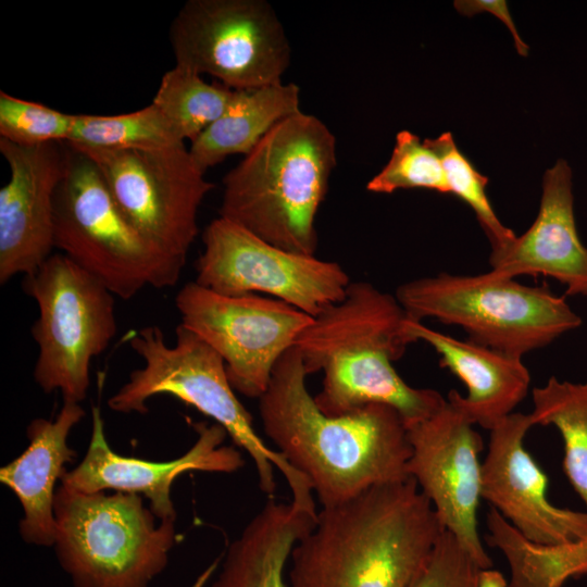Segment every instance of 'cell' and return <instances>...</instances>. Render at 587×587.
Masks as SVG:
<instances>
[{
    "label": "cell",
    "instance_id": "ac0fdd59",
    "mask_svg": "<svg viewBox=\"0 0 587 587\" xmlns=\"http://www.w3.org/2000/svg\"><path fill=\"white\" fill-rule=\"evenodd\" d=\"M489 264L500 276L544 275L565 286L566 295L587 297V247L576 227L573 171L566 160L559 159L545 171L530 227L491 252Z\"/></svg>",
    "mask_w": 587,
    "mask_h": 587
},
{
    "label": "cell",
    "instance_id": "5b68a950",
    "mask_svg": "<svg viewBox=\"0 0 587 587\" xmlns=\"http://www.w3.org/2000/svg\"><path fill=\"white\" fill-rule=\"evenodd\" d=\"M128 341L145 364L134 370L108 400L111 410L146 414L148 400L158 395H170L193 407L220 424L234 445L251 457L259 487L265 495L272 496L276 489V467L288 483L291 503L317 514L310 480L255 432L252 417L236 397L225 363L215 350L182 323L175 328L172 346L157 325L134 332Z\"/></svg>",
    "mask_w": 587,
    "mask_h": 587
},
{
    "label": "cell",
    "instance_id": "7a4b0ae2",
    "mask_svg": "<svg viewBox=\"0 0 587 587\" xmlns=\"http://www.w3.org/2000/svg\"><path fill=\"white\" fill-rule=\"evenodd\" d=\"M414 478L322 508L294 547L288 587H410L444 532Z\"/></svg>",
    "mask_w": 587,
    "mask_h": 587
},
{
    "label": "cell",
    "instance_id": "5bb4252c",
    "mask_svg": "<svg viewBox=\"0 0 587 587\" xmlns=\"http://www.w3.org/2000/svg\"><path fill=\"white\" fill-rule=\"evenodd\" d=\"M447 399V398H446ZM411 457L407 471L449 532L477 565L491 569L478 533L483 439L448 400L429 417L408 427Z\"/></svg>",
    "mask_w": 587,
    "mask_h": 587
},
{
    "label": "cell",
    "instance_id": "d4e9b609",
    "mask_svg": "<svg viewBox=\"0 0 587 587\" xmlns=\"http://www.w3.org/2000/svg\"><path fill=\"white\" fill-rule=\"evenodd\" d=\"M235 92L220 83H207L202 75L175 64L163 74L152 103L179 137L191 142L226 111Z\"/></svg>",
    "mask_w": 587,
    "mask_h": 587
},
{
    "label": "cell",
    "instance_id": "4fadbf2b",
    "mask_svg": "<svg viewBox=\"0 0 587 587\" xmlns=\"http://www.w3.org/2000/svg\"><path fill=\"white\" fill-rule=\"evenodd\" d=\"M180 323L223 359L234 390L259 399L279 359L313 317L258 294L225 296L186 283L175 297Z\"/></svg>",
    "mask_w": 587,
    "mask_h": 587
},
{
    "label": "cell",
    "instance_id": "7402d4cb",
    "mask_svg": "<svg viewBox=\"0 0 587 587\" xmlns=\"http://www.w3.org/2000/svg\"><path fill=\"white\" fill-rule=\"evenodd\" d=\"M299 111L300 88L295 83L236 90L226 111L191 141L190 154L207 172L230 155H246L277 123Z\"/></svg>",
    "mask_w": 587,
    "mask_h": 587
},
{
    "label": "cell",
    "instance_id": "8992f818",
    "mask_svg": "<svg viewBox=\"0 0 587 587\" xmlns=\"http://www.w3.org/2000/svg\"><path fill=\"white\" fill-rule=\"evenodd\" d=\"M395 296L410 320L460 326L470 341L516 358L550 345L583 322L548 286H526L491 271L416 278L399 285Z\"/></svg>",
    "mask_w": 587,
    "mask_h": 587
},
{
    "label": "cell",
    "instance_id": "603a6c76",
    "mask_svg": "<svg viewBox=\"0 0 587 587\" xmlns=\"http://www.w3.org/2000/svg\"><path fill=\"white\" fill-rule=\"evenodd\" d=\"M486 541L505 558L509 587H563L587 575V537L560 546H541L523 537L497 510L487 513Z\"/></svg>",
    "mask_w": 587,
    "mask_h": 587
},
{
    "label": "cell",
    "instance_id": "44dd1931",
    "mask_svg": "<svg viewBox=\"0 0 587 587\" xmlns=\"http://www.w3.org/2000/svg\"><path fill=\"white\" fill-rule=\"evenodd\" d=\"M316 519L271 498L229 545L209 587H288L285 570L291 551Z\"/></svg>",
    "mask_w": 587,
    "mask_h": 587
},
{
    "label": "cell",
    "instance_id": "ba28073f",
    "mask_svg": "<svg viewBox=\"0 0 587 587\" xmlns=\"http://www.w3.org/2000/svg\"><path fill=\"white\" fill-rule=\"evenodd\" d=\"M54 248L124 300L148 286L173 287L183 273L123 214L95 162L66 142L54 200Z\"/></svg>",
    "mask_w": 587,
    "mask_h": 587
},
{
    "label": "cell",
    "instance_id": "484cf974",
    "mask_svg": "<svg viewBox=\"0 0 587 587\" xmlns=\"http://www.w3.org/2000/svg\"><path fill=\"white\" fill-rule=\"evenodd\" d=\"M185 142L172 123L151 102L139 110L115 114H75L66 143L87 149H148Z\"/></svg>",
    "mask_w": 587,
    "mask_h": 587
},
{
    "label": "cell",
    "instance_id": "277c9868",
    "mask_svg": "<svg viewBox=\"0 0 587 587\" xmlns=\"http://www.w3.org/2000/svg\"><path fill=\"white\" fill-rule=\"evenodd\" d=\"M337 140L302 110L277 123L223 178L220 215L282 249L314 255Z\"/></svg>",
    "mask_w": 587,
    "mask_h": 587
},
{
    "label": "cell",
    "instance_id": "52a82bcc",
    "mask_svg": "<svg viewBox=\"0 0 587 587\" xmlns=\"http://www.w3.org/2000/svg\"><path fill=\"white\" fill-rule=\"evenodd\" d=\"M57 559L74 587H149L166 567L175 521L136 494H84L62 485L54 499Z\"/></svg>",
    "mask_w": 587,
    "mask_h": 587
},
{
    "label": "cell",
    "instance_id": "83f0119b",
    "mask_svg": "<svg viewBox=\"0 0 587 587\" xmlns=\"http://www.w3.org/2000/svg\"><path fill=\"white\" fill-rule=\"evenodd\" d=\"M400 189L450 193L439 157L417 135L407 129L396 135L388 162L366 184V190L374 193H392Z\"/></svg>",
    "mask_w": 587,
    "mask_h": 587
},
{
    "label": "cell",
    "instance_id": "9a60e30c",
    "mask_svg": "<svg viewBox=\"0 0 587 587\" xmlns=\"http://www.w3.org/2000/svg\"><path fill=\"white\" fill-rule=\"evenodd\" d=\"M533 426L529 414L513 412L490 429L480 496L530 542L560 546L586 538L587 511L548 499V477L524 446Z\"/></svg>",
    "mask_w": 587,
    "mask_h": 587
},
{
    "label": "cell",
    "instance_id": "d6986e66",
    "mask_svg": "<svg viewBox=\"0 0 587 587\" xmlns=\"http://www.w3.org/2000/svg\"><path fill=\"white\" fill-rule=\"evenodd\" d=\"M80 403L63 401L53 420L34 419L27 426L28 446L0 470V480L23 509L20 534L24 541L53 547L57 536L54 499L57 483L76 452L67 445L71 430L84 419Z\"/></svg>",
    "mask_w": 587,
    "mask_h": 587
},
{
    "label": "cell",
    "instance_id": "9c48e42d",
    "mask_svg": "<svg viewBox=\"0 0 587 587\" xmlns=\"http://www.w3.org/2000/svg\"><path fill=\"white\" fill-rule=\"evenodd\" d=\"M23 290L38 307L32 335L38 353L34 379L46 392L80 403L90 384L91 361L117 330L115 296L63 253L51 254L24 276Z\"/></svg>",
    "mask_w": 587,
    "mask_h": 587
},
{
    "label": "cell",
    "instance_id": "30bf717a",
    "mask_svg": "<svg viewBox=\"0 0 587 587\" xmlns=\"http://www.w3.org/2000/svg\"><path fill=\"white\" fill-rule=\"evenodd\" d=\"M175 64L232 90L283 82L291 47L265 0H188L170 25Z\"/></svg>",
    "mask_w": 587,
    "mask_h": 587
},
{
    "label": "cell",
    "instance_id": "4dcf8cb0",
    "mask_svg": "<svg viewBox=\"0 0 587 587\" xmlns=\"http://www.w3.org/2000/svg\"><path fill=\"white\" fill-rule=\"evenodd\" d=\"M454 9L464 16L488 12L498 17L512 35L516 52L521 57H527L529 47L521 38L517 28L504 0H455Z\"/></svg>",
    "mask_w": 587,
    "mask_h": 587
},
{
    "label": "cell",
    "instance_id": "7c38bea8",
    "mask_svg": "<svg viewBox=\"0 0 587 587\" xmlns=\"http://www.w3.org/2000/svg\"><path fill=\"white\" fill-rule=\"evenodd\" d=\"M202 243L195 282L220 295L262 292L315 317L351 283L339 263L282 249L221 216L207 225Z\"/></svg>",
    "mask_w": 587,
    "mask_h": 587
},
{
    "label": "cell",
    "instance_id": "e0dca14e",
    "mask_svg": "<svg viewBox=\"0 0 587 587\" xmlns=\"http://www.w3.org/2000/svg\"><path fill=\"white\" fill-rule=\"evenodd\" d=\"M10 171L0 189V284L34 273L54 248V200L65 142L35 147L0 138Z\"/></svg>",
    "mask_w": 587,
    "mask_h": 587
},
{
    "label": "cell",
    "instance_id": "6da1fadb",
    "mask_svg": "<svg viewBox=\"0 0 587 587\" xmlns=\"http://www.w3.org/2000/svg\"><path fill=\"white\" fill-rule=\"evenodd\" d=\"M307 376L292 347L276 363L259 398V412L264 433L310 480L322 508L410 477L412 449L397 410L374 403L348 414L326 415L310 395Z\"/></svg>",
    "mask_w": 587,
    "mask_h": 587
},
{
    "label": "cell",
    "instance_id": "8fae6325",
    "mask_svg": "<svg viewBox=\"0 0 587 587\" xmlns=\"http://www.w3.org/2000/svg\"><path fill=\"white\" fill-rule=\"evenodd\" d=\"M75 147L95 162L127 220L184 270L199 233V209L214 187L185 142L125 150Z\"/></svg>",
    "mask_w": 587,
    "mask_h": 587
},
{
    "label": "cell",
    "instance_id": "3957f363",
    "mask_svg": "<svg viewBox=\"0 0 587 587\" xmlns=\"http://www.w3.org/2000/svg\"><path fill=\"white\" fill-rule=\"evenodd\" d=\"M408 320L395 295L367 282H351L341 301L313 317L294 347L308 375L323 372L314 397L323 413L338 416L386 404L408 428L446 403L435 389L408 385L392 365L415 342Z\"/></svg>",
    "mask_w": 587,
    "mask_h": 587
},
{
    "label": "cell",
    "instance_id": "f1b7e54d",
    "mask_svg": "<svg viewBox=\"0 0 587 587\" xmlns=\"http://www.w3.org/2000/svg\"><path fill=\"white\" fill-rule=\"evenodd\" d=\"M75 114L0 91V138L35 147L67 142Z\"/></svg>",
    "mask_w": 587,
    "mask_h": 587
},
{
    "label": "cell",
    "instance_id": "ffe728a7",
    "mask_svg": "<svg viewBox=\"0 0 587 587\" xmlns=\"http://www.w3.org/2000/svg\"><path fill=\"white\" fill-rule=\"evenodd\" d=\"M407 329L415 341L428 344L439 354L440 365L464 383L466 396L452 389L447 400L473 425L492 429L526 397L530 374L522 358L459 340L410 319Z\"/></svg>",
    "mask_w": 587,
    "mask_h": 587
},
{
    "label": "cell",
    "instance_id": "2e32d148",
    "mask_svg": "<svg viewBox=\"0 0 587 587\" xmlns=\"http://www.w3.org/2000/svg\"><path fill=\"white\" fill-rule=\"evenodd\" d=\"M198 438L179 458L152 462L114 452L104 435V423L98 407L92 408V429L83 461L61 479L62 486L84 494L115 490L145 496L149 508L160 520H176L171 498L174 480L186 472L233 473L245 464L241 453L223 446L226 430L217 423L193 425Z\"/></svg>",
    "mask_w": 587,
    "mask_h": 587
},
{
    "label": "cell",
    "instance_id": "f546056e",
    "mask_svg": "<svg viewBox=\"0 0 587 587\" xmlns=\"http://www.w3.org/2000/svg\"><path fill=\"white\" fill-rule=\"evenodd\" d=\"M480 569L447 530L410 587H479Z\"/></svg>",
    "mask_w": 587,
    "mask_h": 587
},
{
    "label": "cell",
    "instance_id": "4316f807",
    "mask_svg": "<svg viewBox=\"0 0 587 587\" xmlns=\"http://www.w3.org/2000/svg\"><path fill=\"white\" fill-rule=\"evenodd\" d=\"M439 157L450 193L464 201L475 213L479 225L491 245V252L502 250L515 237L514 232L503 225L488 199V177L480 174L458 148L453 135L445 132L436 138L424 139Z\"/></svg>",
    "mask_w": 587,
    "mask_h": 587
},
{
    "label": "cell",
    "instance_id": "cb8c5ba5",
    "mask_svg": "<svg viewBox=\"0 0 587 587\" xmlns=\"http://www.w3.org/2000/svg\"><path fill=\"white\" fill-rule=\"evenodd\" d=\"M535 425L553 426L563 447V470L587 511V380L573 383L552 376L532 392Z\"/></svg>",
    "mask_w": 587,
    "mask_h": 587
}]
</instances>
